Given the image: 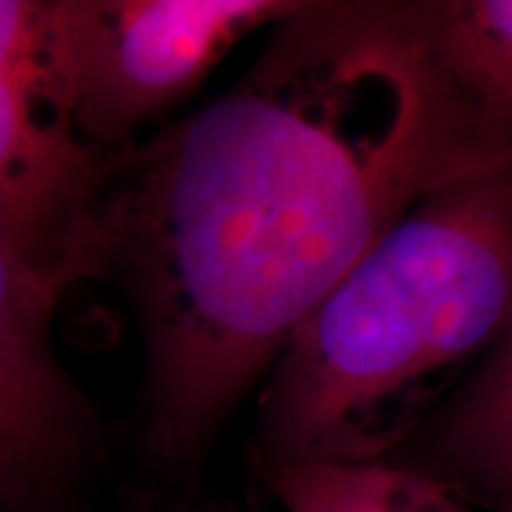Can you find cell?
Instances as JSON below:
<instances>
[{"instance_id": "obj_1", "label": "cell", "mask_w": 512, "mask_h": 512, "mask_svg": "<svg viewBox=\"0 0 512 512\" xmlns=\"http://www.w3.org/2000/svg\"><path fill=\"white\" fill-rule=\"evenodd\" d=\"M507 160L424 3L302 0L228 92L111 160L86 222L77 285L131 302L148 450L200 453L413 205Z\"/></svg>"}, {"instance_id": "obj_2", "label": "cell", "mask_w": 512, "mask_h": 512, "mask_svg": "<svg viewBox=\"0 0 512 512\" xmlns=\"http://www.w3.org/2000/svg\"><path fill=\"white\" fill-rule=\"evenodd\" d=\"M512 313V160L424 197L265 373L259 467L393 458Z\"/></svg>"}, {"instance_id": "obj_3", "label": "cell", "mask_w": 512, "mask_h": 512, "mask_svg": "<svg viewBox=\"0 0 512 512\" xmlns=\"http://www.w3.org/2000/svg\"><path fill=\"white\" fill-rule=\"evenodd\" d=\"M302 0H46L57 109L106 160L146 140L225 57Z\"/></svg>"}, {"instance_id": "obj_4", "label": "cell", "mask_w": 512, "mask_h": 512, "mask_svg": "<svg viewBox=\"0 0 512 512\" xmlns=\"http://www.w3.org/2000/svg\"><path fill=\"white\" fill-rule=\"evenodd\" d=\"M43 32L46 0H0V234L66 293L111 160L57 109Z\"/></svg>"}, {"instance_id": "obj_5", "label": "cell", "mask_w": 512, "mask_h": 512, "mask_svg": "<svg viewBox=\"0 0 512 512\" xmlns=\"http://www.w3.org/2000/svg\"><path fill=\"white\" fill-rule=\"evenodd\" d=\"M63 291L0 234V507L29 512L72 478L89 410L63 370L52 322Z\"/></svg>"}, {"instance_id": "obj_6", "label": "cell", "mask_w": 512, "mask_h": 512, "mask_svg": "<svg viewBox=\"0 0 512 512\" xmlns=\"http://www.w3.org/2000/svg\"><path fill=\"white\" fill-rule=\"evenodd\" d=\"M402 464L441 481L473 510L512 512V313L476 373L430 424L419 458Z\"/></svg>"}, {"instance_id": "obj_7", "label": "cell", "mask_w": 512, "mask_h": 512, "mask_svg": "<svg viewBox=\"0 0 512 512\" xmlns=\"http://www.w3.org/2000/svg\"><path fill=\"white\" fill-rule=\"evenodd\" d=\"M262 476L282 512H476L450 487L396 458L276 464Z\"/></svg>"}, {"instance_id": "obj_8", "label": "cell", "mask_w": 512, "mask_h": 512, "mask_svg": "<svg viewBox=\"0 0 512 512\" xmlns=\"http://www.w3.org/2000/svg\"><path fill=\"white\" fill-rule=\"evenodd\" d=\"M447 69L484 109L512 123V0L424 3Z\"/></svg>"}]
</instances>
